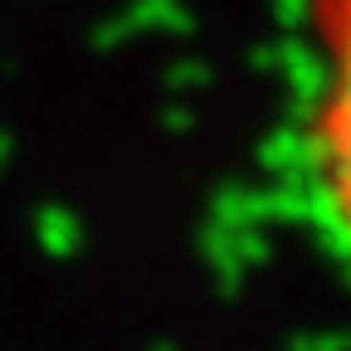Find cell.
Here are the masks:
<instances>
[{"label": "cell", "mask_w": 351, "mask_h": 351, "mask_svg": "<svg viewBox=\"0 0 351 351\" xmlns=\"http://www.w3.org/2000/svg\"><path fill=\"white\" fill-rule=\"evenodd\" d=\"M317 39V103H313V176L332 225L351 244V0H307Z\"/></svg>", "instance_id": "1"}]
</instances>
